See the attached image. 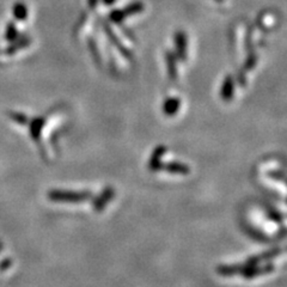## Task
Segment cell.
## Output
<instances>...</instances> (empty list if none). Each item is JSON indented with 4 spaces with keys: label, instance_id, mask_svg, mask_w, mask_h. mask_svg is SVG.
Segmentation results:
<instances>
[{
    "label": "cell",
    "instance_id": "1",
    "mask_svg": "<svg viewBox=\"0 0 287 287\" xmlns=\"http://www.w3.org/2000/svg\"><path fill=\"white\" fill-rule=\"evenodd\" d=\"M144 10H145L144 3L134 2V3L128 4V5H127L126 7H123V9H115V10L110 11V13H109V16H108V20L110 21L111 23L121 24L127 17L141 13Z\"/></svg>",
    "mask_w": 287,
    "mask_h": 287
},
{
    "label": "cell",
    "instance_id": "2",
    "mask_svg": "<svg viewBox=\"0 0 287 287\" xmlns=\"http://www.w3.org/2000/svg\"><path fill=\"white\" fill-rule=\"evenodd\" d=\"M102 29H103L104 34L107 35L109 42H110L111 45L114 46L115 48L119 50V53L121 54L122 56H125L126 59H128V60L132 59V53H130L129 50L127 49V47L123 45L121 41H120L119 37H118V35H116L115 32L112 31V29L109 27V24L108 23H104V22H103V23H102Z\"/></svg>",
    "mask_w": 287,
    "mask_h": 287
},
{
    "label": "cell",
    "instance_id": "3",
    "mask_svg": "<svg viewBox=\"0 0 287 287\" xmlns=\"http://www.w3.org/2000/svg\"><path fill=\"white\" fill-rule=\"evenodd\" d=\"M175 47H176V56L181 61H184L187 59V47H188V40L187 35L184 31H177L175 34Z\"/></svg>",
    "mask_w": 287,
    "mask_h": 287
},
{
    "label": "cell",
    "instance_id": "4",
    "mask_svg": "<svg viewBox=\"0 0 287 287\" xmlns=\"http://www.w3.org/2000/svg\"><path fill=\"white\" fill-rule=\"evenodd\" d=\"M165 61L168 66V74L171 81H176L177 68H176V55L173 52L165 53Z\"/></svg>",
    "mask_w": 287,
    "mask_h": 287
},
{
    "label": "cell",
    "instance_id": "5",
    "mask_svg": "<svg viewBox=\"0 0 287 287\" xmlns=\"http://www.w3.org/2000/svg\"><path fill=\"white\" fill-rule=\"evenodd\" d=\"M234 79H232L231 75H226L225 81L223 83V88H221V97L225 101H230L232 100V96H234Z\"/></svg>",
    "mask_w": 287,
    "mask_h": 287
},
{
    "label": "cell",
    "instance_id": "6",
    "mask_svg": "<svg viewBox=\"0 0 287 287\" xmlns=\"http://www.w3.org/2000/svg\"><path fill=\"white\" fill-rule=\"evenodd\" d=\"M180 103L181 102L179 98H175V97L169 98V100L166 101L164 104V110L166 114H175V112L179 110Z\"/></svg>",
    "mask_w": 287,
    "mask_h": 287
},
{
    "label": "cell",
    "instance_id": "7",
    "mask_svg": "<svg viewBox=\"0 0 287 287\" xmlns=\"http://www.w3.org/2000/svg\"><path fill=\"white\" fill-rule=\"evenodd\" d=\"M89 48H90V52H91L92 54V56H93V59H95V61L97 64H101V54L100 52H98V47H97V43L93 41L92 39H90L89 40Z\"/></svg>",
    "mask_w": 287,
    "mask_h": 287
},
{
    "label": "cell",
    "instance_id": "8",
    "mask_svg": "<svg viewBox=\"0 0 287 287\" xmlns=\"http://www.w3.org/2000/svg\"><path fill=\"white\" fill-rule=\"evenodd\" d=\"M256 63H257V56H256V54H255V53H253V52H250V54L248 55V59H246V60H245V63H244V70H245V71L253 70V68L255 67Z\"/></svg>",
    "mask_w": 287,
    "mask_h": 287
},
{
    "label": "cell",
    "instance_id": "9",
    "mask_svg": "<svg viewBox=\"0 0 287 287\" xmlns=\"http://www.w3.org/2000/svg\"><path fill=\"white\" fill-rule=\"evenodd\" d=\"M98 4V0H88V5L90 9H95Z\"/></svg>",
    "mask_w": 287,
    "mask_h": 287
},
{
    "label": "cell",
    "instance_id": "10",
    "mask_svg": "<svg viewBox=\"0 0 287 287\" xmlns=\"http://www.w3.org/2000/svg\"><path fill=\"white\" fill-rule=\"evenodd\" d=\"M118 2V0H102V3L104 4V5H107V6H111V5H114V4Z\"/></svg>",
    "mask_w": 287,
    "mask_h": 287
},
{
    "label": "cell",
    "instance_id": "11",
    "mask_svg": "<svg viewBox=\"0 0 287 287\" xmlns=\"http://www.w3.org/2000/svg\"><path fill=\"white\" fill-rule=\"evenodd\" d=\"M216 2H223V0H216Z\"/></svg>",
    "mask_w": 287,
    "mask_h": 287
}]
</instances>
